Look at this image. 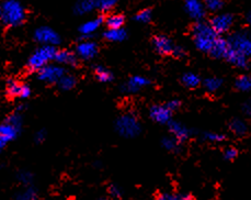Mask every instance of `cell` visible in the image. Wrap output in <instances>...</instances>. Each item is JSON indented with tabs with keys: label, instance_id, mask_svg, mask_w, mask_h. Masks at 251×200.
I'll use <instances>...</instances> for the list:
<instances>
[{
	"label": "cell",
	"instance_id": "1",
	"mask_svg": "<svg viewBox=\"0 0 251 200\" xmlns=\"http://www.w3.org/2000/svg\"><path fill=\"white\" fill-rule=\"evenodd\" d=\"M218 35L206 22H195L192 26V38L196 49L201 52L211 53Z\"/></svg>",
	"mask_w": 251,
	"mask_h": 200
},
{
	"label": "cell",
	"instance_id": "2",
	"mask_svg": "<svg viewBox=\"0 0 251 200\" xmlns=\"http://www.w3.org/2000/svg\"><path fill=\"white\" fill-rule=\"evenodd\" d=\"M1 22L6 26H18L23 24L26 17L25 8L17 0H6L0 9Z\"/></svg>",
	"mask_w": 251,
	"mask_h": 200
},
{
	"label": "cell",
	"instance_id": "3",
	"mask_svg": "<svg viewBox=\"0 0 251 200\" xmlns=\"http://www.w3.org/2000/svg\"><path fill=\"white\" fill-rule=\"evenodd\" d=\"M115 130L123 138L132 139L140 133V125L133 113H124L116 119Z\"/></svg>",
	"mask_w": 251,
	"mask_h": 200
},
{
	"label": "cell",
	"instance_id": "4",
	"mask_svg": "<svg viewBox=\"0 0 251 200\" xmlns=\"http://www.w3.org/2000/svg\"><path fill=\"white\" fill-rule=\"evenodd\" d=\"M57 50L55 47H47V45H42V47L35 50L34 53L32 54L29 58L28 67L32 72H39L42 70L44 66L48 65V63L55 60V55Z\"/></svg>",
	"mask_w": 251,
	"mask_h": 200
},
{
	"label": "cell",
	"instance_id": "5",
	"mask_svg": "<svg viewBox=\"0 0 251 200\" xmlns=\"http://www.w3.org/2000/svg\"><path fill=\"white\" fill-rule=\"evenodd\" d=\"M230 48L238 51L245 56H251V36L244 31H238L227 39Z\"/></svg>",
	"mask_w": 251,
	"mask_h": 200
},
{
	"label": "cell",
	"instance_id": "6",
	"mask_svg": "<svg viewBox=\"0 0 251 200\" xmlns=\"http://www.w3.org/2000/svg\"><path fill=\"white\" fill-rule=\"evenodd\" d=\"M66 75L65 70L62 66L48 64L38 72V78L47 84H57Z\"/></svg>",
	"mask_w": 251,
	"mask_h": 200
},
{
	"label": "cell",
	"instance_id": "7",
	"mask_svg": "<svg viewBox=\"0 0 251 200\" xmlns=\"http://www.w3.org/2000/svg\"><path fill=\"white\" fill-rule=\"evenodd\" d=\"M34 39L36 42L47 47H56L61 43V36L49 26H41L34 31Z\"/></svg>",
	"mask_w": 251,
	"mask_h": 200
},
{
	"label": "cell",
	"instance_id": "8",
	"mask_svg": "<svg viewBox=\"0 0 251 200\" xmlns=\"http://www.w3.org/2000/svg\"><path fill=\"white\" fill-rule=\"evenodd\" d=\"M232 25H234V16L228 12L218 13L209 21V25L218 35L228 32L231 29Z\"/></svg>",
	"mask_w": 251,
	"mask_h": 200
},
{
	"label": "cell",
	"instance_id": "9",
	"mask_svg": "<svg viewBox=\"0 0 251 200\" xmlns=\"http://www.w3.org/2000/svg\"><path fill=\"white\" fill-rule=\"evenodd\" d=\"M6 94L8 97H19L26 99L30 97L31 88L28 85L21 84L15 79H8L6 85Z\"/></svg>",
	"mask_w": 251,
	"mask_h": 200
},
{
	"label": "cell",
	"instance_id": "10",
	"mask_svg": "<svg viewBox=\"0 0 251 200\" xmlns=\"http://www.w3.org/2000/svg\"><path fill=\"white\" fill-rule=\"evenodd\" d=\"M172 110L167 104H155L149 110V116L152 119L160 125H166L171 121Z\"/></svg>",
	"mask_w": 251,
	"mask_h": 200
},
{
	"label": "cell",
	"instance_id": "11",
	"mask_svg": "<svg viewBox=\"0 0 251 200\" xmlns=\"http://www.w3.org/2000/svg\"><path fill=\"white\" fill-rule=\"evenodd\" d=\"M76 54L77 56L81 58V60H92V58L98 54V45L97 43H94L93 41H83V42H80L77 45Z\"/></svg>",
	"mask_w": 251,
	"mask_h": 200
},
{
	"label": "cell",
	"instance_id": "12",
	"mask_svg": "<svg viewBox=\"0 0 251 200\" xmlns=\"http://www.w3.org/2000/svg\"><path fill=\"white\" fill-rule=\"evenodd\" d=\"M184 9L190 18H192L196 22L202 21L205 17V13H206L205 4L198 1V0H186L184 2Z\"/></svg>",
	"mask_w": 251,
	"mask_h": 200
},
{
	"label": "cell",
	"instance_id": "13",
	"mask_svg": "<svg viewBox=\"0 0 251 200\" xmlns=\"http://www.w3.org/2000/svg\"><path fill=\"white\" fill-rule=\"evenodd\" d=\"M153 45L155 51L160 55H169V54H172L173 49H175V45H173L172 41L168 38L166 35L159 34L156 35L153 40Z\"/></svg>",
	"mask_w": 251,
	"mask_h": 200
},
{
	"label": "cell",
	"instance_id": "14",
	"mask_svg": "<svg viewBox=\"0 0 251 200\" xmlns=\"http://www.w3.org/2000/svg\"><path fill=\"white\" fill-rule=\"evenodd\" d=\"M149 84V79L144 76H133L122 86V92L126 94H134L139 92L141 88L146 87Z\"/></svg>",
	"mask_w": 251,
	"mask_h": 200
},
{
	"label": "cell",
	"instance_id": "15",
	"mask_svg": "<svg viewBox=\"0 0 251 200\" xmlns=\"http://www.w3.org/2000/svg\"><path fill=\"white\" fill-rule=\"evenodd\" d=\"M19 129L16 126L8 124L7 121H3V124L0 125V148L4 149L6 145L10 142V141L15 140L18 134H19Z\"/></svg>",
	"mask_w": 251,
	"mask_h": 200
},
{
	"label": "cell",
	"instance_id": "16",
	"mask_svg": "<svg viewBox=\"0 0 251 200\" xmlns=\"http://www.w3.org/2000/svg\"><path fill=\"white\" fill-rule=\"evenodd\" d=\"M168 128L173 138L179 141V142H183V141L188 140L190 136V130L186 128L184 125H182L179 121L171 120L168 124Z\"/></svg>",
	"mask_w": 251,
	"mask_h": 200
},
{
	"label": "cell",
	"instance_id": "17",
	"mask_svg": "<svg viewBox=\"0 0 251 200\" xmlns=\"http://www.w3.org/2000/svg\"><path fill=\"white\" fill-rule=\"evenodd\" d=\"M103 21H104V19L102 17H98V18H94V19L88 20L87 22H85V24L80 25L79 32L81 33V35L84 36V38L90 39L95 31H97L100 26H101Z\"/></svg>",
	"mask_w": 251,
	"mask_h": 200
},
{
	"label": "cell",
	"instance_id": "18",
	"mask_svg": "<svg viewBox=\"0 0 251 200\" xmlns=\"http://www.w3.org/2000/svg\"><path fill=\"white\" fill-rule=\"evenodd\" d=\"M230 50V45L228 43L227 39H224L222 36H218L215 44L211 51V55L215 58H226L228 52Z\"/></svg>",
	"mask_w": 251,
	"mask_h": 200
},
{
	"label": "cell",
	"instance_id": "19",
	"mask_svg": "<svg viewBox=\"0 0 251 200\" xmlns=\"http://www.w3.org/2000/svg\"><path fill=\"white\" fill-rule=\"evenodd\" d=\"M55 61L58 64L76 66L78 64V56H77V54L68 51V50H61V51H57L56 53Z\"/></svg>",
	"mask_w": 251,
	"mask_h": 200
},
{
	"label": "cell",
	"instance_id": "20",
	"mask_svg": "<svg viewBox=\"0 0 251 200\" xmlns=\"http://www.w3.org/2000/svg\"><path fill=\"white\" fill-rule=\"evenodd\" d=\"M225 60L238 68H247L248 67V57L245 56L238 51H235L230 48L229 52H228Z\"/></svg>",
	"mask_w": 251,
	"mask_h": 200
},
{
	"label": "cell",
	"instance_id": "21",
	"mask_svg": "<svg viewBox=\"0 0 251 200\" xmlns=\"http://www.w3.org/2000/svg\"><path fill=\"white\" fill-rule=\"evenodd\" d=\"M97 8V1L94 0H81V1L76 2L74 7V12L76 15H86Z\"/></svg>",
	"mask_w": 251,
	"mask_h": 200
},
{
	"label": "cell",
	"instance_id": "22",
	"mask_svg": "<svg viewBox=\"0 0 251 200\" xmlns=\"http://www.w3.org/2000/svg\"><path fill=\"white\" fill-rule=\"evenodd\" d=\"M229 129L234 134L238 136H243L248 132V125L244 120L238 119H232L229 124Z\"/></svg>",
	"mask_w": 251,
	"mask_h": 200
},
{
	"label": "cell",
	"instance_id": "23",
	"mask_svg": "<svg viewBox=\"0 0 251 200\" xmlns=\"http://www.w3.org/2000/svg\"><path fill=\"white\" fill-rule=\"evenodd\" d=\"M124 22H125V18L122 15H110L106 19V24L109 30L122 29Z\"/></svg>",
	"mask_w": 251,
	"mask_h": 200
},
{
	"label": "cell",
	"instance_id": "24",
	"mask_svg": "<svg viewBox=\"0 0 251 200\" xmlns=\"http://www.w3.org/2000/svg\"><path fill=\"white\" fill-rule=\"evenodd\" d=\"M104 38L111 42H122L126 39V31L124 29L117 30H108L104 32Z\"/></svg>",
	"mask_w": 251,
	"mask_h": 200
},
{
	"label": "cell",
	"instance_id": "25",
	"mask_svg": "<svg viewBox=\"0 0 251 200\" xmlns=\"http://www.w3.org/2000/svg\"><path fill=\"white\" fill-rule=\"evenodd\" d=\"M94 75L97 77V79L101 81V83H110L113 79L112 73L101 65L94 67Z\"/></svg>",
	"mask_w": 251,
	"mask_h": 200
},
{
	"label": "cell",
	"instance_id": "26",
	"mask_svg": "<svg viewBox=\"0 0 251 200\" xmlns=\"http://www.w3.org/2000/svg\"><path fill=\"white\" fill-rule=\"evenodd\" d=\"M223 80L218 77H208V78L204 79L203 86L204 88L207 90L208 93H215L222 87Z\"/></svg>",
	"mask_w": 251,
	"mask_h": 200
},
{
	"label": "cell",
	"instance_id": "27",
	"mask_svg": "<svg viewBox=\"0 0 251 200\" xmlns=\"http://www.w3.org/2000/svg\"><path fill=\"white\" fill-rule=\"evenodd\" d=\"M182 84L188 88H195L201 84L200 77L194 73H185L181 78Z\"/></svg>",
	"mask_w": 251,
	"mask_h": 200
},
{
	"label": "cell",
	"instance_id": "28",
	"mask_svg": "<svg viewBox=\"0 0 251 200\" xmlns=\"http://www.w3.org/2000/svg\"><path fill=\"white\" fill-rule=\"evenodd\" d=\"M76 84H77V79L75 78V76L66 74L61 80L58 81L57 86L61 90H64V92H68V90L74 88Z\"/></svg>",
	"mask_w": 251,
	"mask_h": 200
},
{
	"label": "cell",
	"instance_id": "29",
	"mask_svg": "<svg viewBox=\"0 0 251 200\" xmlns=\"http://www.w3.org/2000/svg\"><path fill=\"white\" fill-rule=\"evenodd\" d=\"M161 145L163 149H166L169 152L177 153L180 151V142L173 138V136H166V138H163L161 141Z\"/></svg>",
	"mask_w": 251,
	"mask_h": 200
},
{
	"label": "cell",
	"instance_id": "30",
	"mask_svg": "<svg viewBox=\"0 0 251 200\" xmlns=\"http://www.w3.org/2000/svg\"><path fill=\"white\" fill-rule=\"evenodd\" d=\"M236 88L240 92H250L251 90V76L241 75L235 81Z\"/></svg>",
	"mask_w": 251,
	"mask_h": 200
},
{
	"label": "cell",
	"instance_id": "31",
	"mask_svg": "<svg viewBox=\"0 0 251 200\" xmlns=\"http://www.w3.org/2000/svg\"><path fill=\"white\" fill-rule=\"evenodd\" d=\"M38 194L36 190L32 187H26L17 195V200H36Z\"/></svg>",
	"mask_w": 251,
	"mask_h": 200
},
{
	"label": "cell",
	"instance_id": "32",
	"mask_svg": "<svg viewBox=\"0 0 251 200\" xmlns=\"http://www.w3.org/2000/svg\"><path fill=\"white\" fill-rule=\"evenodd\" d=\"M152 17L153 13L150 9H143V10L136 13L134 19L137 22H141V24H147V22L152 20Z\"/></svg>",
	"mask_w": 251,
	"mask_h": 200
},
{
	"label": "cell",
	"instance_id": "33",
	"mask_svg": "<svg viewBox=\"0 0 251 200\" xmlns=\"http://www.w3.org/2000/svg\"><path fill=\"white\" fill-rule=\"evenodd\" d=\"M115 0H98L97 1V8L101 12H108L115 6Z\"/></svg>",
	"mask_w": 251,
	"mask_h": 200
},
{
	"label": "cell",
	"instance_id": "34",
	"mask_svg": "<svg viewBox=\"0 0 251 200\" xmlns=\"http://www.w3.org/2000/svg\"><path fill=\"white\" fill-rule=\"evenodd\" d=\"M17 179L19 180L22 185L29 186L32 183V180H33V175H32L30 172L21 171V172L18 173Z\"/></svg>",
	"mask_w": 251,
	"mask_h": 200
},
{
	"label": "cell",
	"instance_id": "35",
	"mask_svg": "<svg viewBox=\"0 0 251 200\" xmlns=\"http://www.w3.org/2000/svg\"><path fill=\"white\" fill-rule=\"evenodd\" d=\"M224 7V2L222 0H207L205 2V8L211 12H218Z\"/></svg>",
	"mask_w": 251,
	"mask_h": 200
},
{
	"label": "cell",
	"instance_id": "36",
	"mask_svg": "<svg viewBox=\"0 0 251 200\" xmlns=\"http://www.w3.org/2000/svg\"><path fill=\"white\" fill-rule=\"evenodd\" d=\"M4 121H7L8 124L12 125L13 126H16V128L19 130L22 126V117L20 116V113H18V112H15V113H12V115L8 116Z\"/></svg>",
	"mask_w": 251,
	"mask_h": 200
},
{
	"label": "cell",
	"instance_id": "37",
	"mask_svg": "<svg viewBox=\"0 0 251 200\" xmlns=\"http://www.w3.org/2000/svg\"><path fill=\"white\" fill-rule=\"evenodd\" d=\"M203 139L208 141V142L218 143L225 140V135L221 133H216V132H205L203 134Z\"/></svg>",
	"mask_w": 251,
	"mask_h": 200
},
{
	"label": "cell",
	"instance_id": "38",
	"mask_svg": "<svg viewBox=\"0 0 251 200\" xmlns=\"http://www.w3.org/2000/svg\"><path fill=\"white\" fill-rule=\"evenodd\" d=\"M238 155V151L235 148H227L224 152V158L227 161H232Z\"/></svg>",
	"mask_w": 251,
	"mask_h": 200
},
{
	"label": "cell",
	"instance_id": "39",
	"mask_svg": "<svg viewBox=\"0 0 251 200\" xmlns=\"http://www.w3.org/2000/svg\"><path fill=\"white\" fill-rule=\"evenodd\" d=\"M172 55L178 57V58L183 57L185 55V50L182 48V47H179V45H175V49H173Z\"/></svg>",
	"mask_w": 251,
	"mask_h": 200
},
{
	"label": "cell",
	"instance_id": "40",
	"mask_svg": "<svg viewBox=\"0 0 251 200\" xmlns=\"http://www.w3.org/2000/svg\"><path fill=\"white\" fill-rule=\"evenodd\" d=\"M45 135H46V132L44 130H39L38 132L34 134V141L36 143H42L45 140Z\"/></svg>",
	"mask_w": 251,
	"mask_h": 200
},
{
	"label": "cell",
	"instance_id": "41",
	"mask_svg": "<svg viewBox=\"0 0 251 200\" xmlns=\"http://www.w3.org/2000/svg\"><path fill=\"white\" fill-rule=\"evenodd\" d=\"M109 192H110V195L113 198H118L121 196V189L115 185H112L110 189H109Z\"/></svg>",
	"mask_w": 251,
	"mask_h": 200
},
{
	"label": "cell",
	"instance_id": "42",
	"mask_svg": "<svg viewBox=\"0 0 251 200\" xmlns=\"http://www.w3.org/2000/svg\"><path fill=\"white\" fill-rule=\"evenodd\" d=\"M167 104V106L169 107V108H170L171 109V110L172 111H175V110H177V109L178 108H179L180 107V101H179V100H171V101H169V102H167L166 103Z\"/></svg>",
	"mask_w": 251,
	"mask_h": 200
},
{
	"label": "cell",
	"instance_id": "43",
	"mask_svg": "<svg viewBox=\"0 0 251 200\" xmlns=\"http://www.w3.org/2000/svg\"><path fill=\"white\" fill-rule=\"evenodd\" d=\"M173 200H193V198L190 195L186 194H180V195H173Z\"/></svg>",
	"mask_w": 251,
	"mask_h": 200
},
{
	"label": "cell",
	"instance_id": "44",
	"mask_svg": "<svg viewBox=\"0 0 251 200\" xmlns=\"http://www.w3.org/2000/svg\"><path fill=\"white\" fill-rule=\"evenodd\" d=\"M244 112L246 113V115H248L249 117H251V99H249L248 101H246L244 103Z\"/></svg>",
	"mask_w": 251,
	"mask_h": 200
},
{
	"label": "cell",
	"instance_id": "45",
	"mask_svg": "<svg viewBox=\"0 0 251 200\" xmlns=\"http://www.w3.org/2000/svg\"><path fill=\"white\" fill-rule=\"evenodd\" d=\"M157 200H173V195L169 194H162L157 198Z\"/></svg>",
	"mask_w": 251,
	"mask_h": 200
},
{
	"label": "cell",
	"instance_id": "46",
	"mask_svg": "<svg viewBox=\"0 0 251 200\" xmlns=\"http://www.w3.org/2000/svg\"><path fill=\"white\" fill-rule=\"evenodd\" d=\"M247 22H248V25L251 26V11H249V13L247 15Z\"/></svg>",
	"mask_w": 251,
	"mask_h": 200
}]
</instances>
